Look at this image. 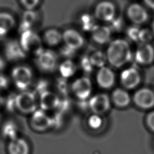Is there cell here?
Instances as JSON below:
<instances>
[{
  "instance_id": "9",
  "label": "cell",
  "mask_w": 154,
  "mask_h": 154,
  "mask_svg": "<svg viewBox=\"0 0 154 154\" xmlns=\"http://www.w3.org/2000/svg\"><path fill=\"white\" fill-rule=\"evenodd\" d=\"M88 105L93 113L101 116L109 109L111 99L107 94L98 93L90 97Z\"/></svg>"
},
{
  "instance_id": "46",
  "label": "cell",
  "mask_w": 154,
  "mask_h": 154,
  "mask_svg": "<svg viewBox=\"0 0 154 154\" xmlns=\"http://www.w3.org/2000/svg\"><path fill=\"white\" fill-rule=\"evenodd\" d=\"M152 32L153 35L154 36V20L153 21V23L152 24Z\"/></svg>"
},
{
  "instance_id": "15",
  "label": "cell",
  "mask_w": 154,
  "mask_h": 154,
  "mask_svg": "<svg viewBox=\"0 0 154 154\" xmlns=\"http://www.w3.org/2000/svg\"><path fill=\"white\" fill-rule=\"evenodd\" d=\"M62 37L64 45L75 51L82 47L84 43V38L82 34L73 28L66 29L62 33Z\"/></svg>"
},
{
  "instance_id": "38",
  "label": "cell",
  "mask_w": 154,
  "mask_h": 154,
  "mask_svg": "<svg viewBox=\"0 0 154 154\" xmlns=\"http://www.w3.org/2000/svg\"><path fill=\"white\" fill-rule=\"evenodd\" d=\"M20 2L26 10H34L39 4L40 0H20Z\"/></svg>"
},
{
  "instance_id": "2",
  "label": "cell",
  "mask_w": 154,
  "mask_h": 154,
  "mask_svg": "<svg viewBox=\"0 0 154 154\" xmlns=\"http://www.w3.org/2000/svg\"><path fill=\"white\" fill-rule=\"evenodd\" d=\"M19 42L26 54L36 57L44 50L40 37L32 29L22 32Z\"/></svg>"
},
{
  "instance_id": "27",
  "label": "cell",
  "mask_w": 154,
  "mask_h": 154,
  "mask_svg": "<svg viewBox=\"0 0 154 154\" xmlns=\"http://www.w3.org/2000/svg\"><path fill=\"white\" fill-rule=\"evenodd\" d=\"M95 17L88 13H84L79 17V22L82 29L84 31H90L92 30L96 25L95 23Z\"/></svg>"
},
{
  "instance_id": "5",
  "label": "cell",
  "mask_w": 154,
  "mask_h": 154,
  "mask_svg": "<svg viewBox=\"0 0 154 154\" xmlns=\"http://www.w3.org/2000/svg\"><path fill=\"white\" fill-rule=\"evenodd\" d=\"M58 56L52 50H43L35 57V64L42 72L45 73L53 72L58 66Z\"/></svg>"
},
{
  "instance_id": "1",
  "label": "cell",
  "mask_w": 154,
  "mask_h": 154,
  "mask_svg": "<svg viewBox=\"0 0 154 154\" xmlns=\"http://www.w3.org/2000/svg\"><path fill=\"white\" fill-rule=\"evenodd\" d=\"M106 56L107 61L115 68L125 66L133 58L129 43L123 38H117L109 43Z\"/></svg>"
},
{
  "instance_id": "18",
  "label": "cell",
  "mask_w": 154,
  "mask_h": 154,
  "mask_svg": "<svg viewBox=\"0 0 154 154\" xmlns=\"http://www.w3.org/2000/svg\"><path fill=\"white\" fill-rule=\"evenodd\" d=\"M39 97V105L41 109L50 111L57 108L60 97L54 92L48 90L41 94Z\"/></svg>"
},
{
  "instance_id": "13",
  "label": "cell",
  "mask_w": 154,
  "mask_h": 154,
  "mask_svg": "<svg viewBox=\"0 0 154 154\" xmlns=\"http://www.w3.org/2000/svg\"><path fill=\"white\" fill-rule=\"evenodd\" d=\"M4 53L6 59L11 62L20 61L26 57V54L16 40H10L5 43Z\"/></svg>"
},
{
  "instance_id": "36",
  "label": "cell",
  "mask_w": 154,
  "mask_h": 154,
  "mask_svg": "<svg viewBox=\"0 0 154 154\" xmlns=\"http://www.w3.org/2000/svg\"><path fill=\"white\" fill-rule=\"evenodd\" d=\"M60 55L66 59H70L74 57L76 54V51L64 45L62 46L59 51Z\"/></svg>"
},
{
  "instance_id": "14",
  "label": "cell",
  "mask_w": 154,
  "mask_h": 154,
  "mask_svg": "<svg viewBox=\"0 0 154 154\" xmlns=\"http://www.w3.org/2000/svg\"><path fill=\"white\" fill-rule=\"evenodd\" d=\"M96 81L99 87L109 89L115 84L116 75L111 68L105 66L98 70L96 75Z\"/></svg>"
},
{
  "instance_id": "4",
  "label": "cell",
  "mask_w": 154,
  "mask_h": 154,
  "mask_svg": "<svg viewBox=\"0 0 154 154\" xmlns=\"http://www.w3.org/2000/svg\"><path fill=\"white\" fill-rule=\"evenodd\" d=\"M36 94L32 91H22L16 94V107L22 114H32L37 109Z\"/></svg>"
},
{
  "instance_id": "8",
  "label": "cell",
  "mask_w": 154,
  "mask_h": 154,
  "mask_svg": "<svg viewBox=\"0 0 154 154\" xmlns=\"http://www.w3.org/2000/svg\"><path fill=\"white\" fill-rule=\"evenodd\" d=\"M133 101L139 108L150 109L154 107V91L145 87L138 89L133 96Z\"/></svg>"
},
{
  "instance_id": "25",
  "label": "cell",
  "mask_w": 154,
  "mask_h": 154,
  "mask_svg": "<svg viewBox=\"0 0 154 154\" xmlns=\"http://www.w3.org/2000/svg\"><path fill=\"white\" fill-rule=\"evenodd\" d=\"M2 136L8 140H11L17 137L18 127L16 123L11 120L5 122L1 128Z\"/></svg>"
},
{
  "instance_id": "42",
  "label": "cell",
  "mask_w": 154,
  "mask_h": 154,
  "mask_svg": "<svg viewBox=\"0 0 154 154\" xmlns=\"http://www.w3.org/2000/svg\"><path fill=\"white\" fill-rule=\"evenodd\" d=\"M78 107L83 111H86L87 109H89L88 101H87V100H79L78 102Z\"/></svg>"
},
{
  "instance_id": "32",
  "label": "cell",
  "mask_w": 154,
  "mask_h": 154,
  "mask_svg": "<svg viewBox=\"0 0 154 154\" xmlns=\"http://www.w3.org/2000/svg\"><path fill=\"white\" fill-rule=\"evenodd\" d=\"M16 94L11 93H10L5 98H4V106H5V109L9 112H13L16 109Z\"/></svg>"
},
{
  "instance_id": "7",
  "label": "cell",
  "mask_w": 154,
  "mask_h": 154,
  "mask_svg": "<svg viewBox=\"0 0 154 154\" xmlns=\"http://www.w3.org/2000/svg\"><path fill=\"white\" fill-rule=\"evenodd\" d=\"M120 81L125 89H134L140 85L141 76L136 67L131 66L122 71L120 75Z\"/></svg>"
},
{
  "instance_id": "29",
  "label": "cell",
  "mask_w": 154,
  "mask_h": 154,
  "mask_svg": "<svg viewBox=\"0 0 154 154\" xmlns=\"http://www.w3.org/2000/svg\"><path fill=\"white\" fill-rule=\"evenodd\" d=\"M79 68L82 72L86 74H91L94 69V67L90 62L89 57L87 55H83L79 60Z\"/></svg>"
},
{
  "instance_id": "26",
  "label": "cell",
  "mask_w": 154,
  "mask_h": 154,
  "mask_svg": "<svg viewBox=\"0 0 154 154\" xmlns=\"http://www.w3.org/2000/svg\"><path fill=\"white\" fill-rule=\"evenodd\" d=\"M88 57L90 62L94 67H102L105 66L107 61L106 54H105L103 52L100 50L94 51Z\"/></svg>"
},
{
  "instance_id": "40",
  "label": "cell",
  "mask_w": 154,
  "mask_h": 154,
  "mask_svg": "<svg viewBox=\"0 0 154 154\" xmlns=\"http://www.w3.org/2000/svg\"><path fill=\"white\" fill-rule=\"evenodd\" d=\"M146 123L147 128L154 132V110L147 114L146 117Z\"/></svg>"
},
{
  "instance_id": "33",
  "label": "cell",
  "mask_w": 154,
  "mask_h": 154,
  "mask_svg": "<svg viewBox=\"0 0 154 154\" xmlns=\"http://www.w3.org/2000/svg\"><path fill=\"white\" fill-rule=\"evenodd\" d=\"M140 30L141 29H140L136 25L129 27L126 31L127 36L132 41L138 42Z\"/></svg>"
},
{
  "instance_id": "11",
  "label": "cell",
  "mask_w": 154,
  "mask_h": 154,
  "mask_svg": "<svg viewBox=\"0 0 154 154\" xmlns=\"http://www.w3.org/2000/svg\"><path fill=\"white\" fill-rule=\"evenodd\" d=\"M133 57L138 64L149 65L154 61V48L149 43H139Z\"/></svg>"
},
{
  "instance_id": "43",
  "label": "cell",
  "mask_w": 154,
  "mask_h": 154,
  "mask_svg": "<svg viewBox=\"0 0 154 154\" xmlns=\"http://www.w3.org/2000/svg\"><path fill=\"white\" fill-rule=\"evenodd\" d=\"M144 2L148 7L154 10V0H144Z\"/></svg>"
},
{
  "instance_id": "35",
  "label": "cell",
  "mask_w": 154,
  "mask_h": 154,
  "mask_svg": "<svg viewBox=\"0 0 154 154\" xmlns=\"http://www.w3.org/2000/svg\"><path fill=\"white\" fill-rule=\"evenodd\" d=\"M152 32L147 29H141L139 36V43H149L153 37Z\"/></svg>"
},
{
  "instance_id": "20",
  "label": "cell",
  "mask_w": 154,
  "mask_h": 154,
  "mask_svg": "<svg viewBox=\"0 0 154 154\" xmlns=\"http://www.w3.org/2000/svg\"><path fill=\"white\" fill-rule=\"evenodd\" d=\"M7 151L8 154H29L30 147L25 140L17 137L9 141Z\"/></svg>"
},
{
  "instance_id": "16",
  "label": "cell",
  "mask_w": 154,
  "mask_h": 154,
  "mask_svg": "<svg viewBox=\"0 0 154 154\" xmlns=\"http://www.w3.org/2000/svg\"><path fill=\"white\" fill-rule=\"evenodd\" d=\"M126 14L128 19L136 25L145 23L148 19L146 10L138 3L131 4L127 8Z\"/></svg>"
},
{
  "instance_id": "12",
  "label": "cell",
  "mask_w": 154,
  "mask_h": 154,
  "mask_svg": "<svg viewBox=\"0 0 154 154\" xmlns=\"http://www.w3.org/2000/svg\"><path fill=\"white\" fill-rule=\"evenodd\" d=\"M29 124L31 128L37 132H43L52 126L51 118L45 111L36 109L32 113Z\"/></svg>"
},
{
  "instance_id": "41",
  "label": "cell",
  "mask_w": 154,
  "mask_h": 154,
  "mask_svg": "<svg viewBox=\"0 0 154 154\" xmlns=\"http://www.w3.org/2000/svg\"><path fill=\"white\" fill-rule=\"evenodd\" d=\"M10 79L4 74L0 73V90H6L10 85Z\"/></svg>"
},
{
  "instance_id": "19",
  "label": "cell",
  "mask_w": 154,
  "mask_h": 154,
  "mask_svg": "<svg viewBox=\"0 0 154 154\" xmlns=\"http://www.w3.org/2000/svg\"><path fill=\"white\" fill-rule=\"evenodd\" d=\"M111 100L117 107L123 108L130 104L131 97L126 89L117 88L112 92Z\"/></svg>"
},
{
  "instance_id": "21",
  "label": "cell",
  "mask_w": 154,
  "mask_h": 154,
  "mask_svg": "<svg viewBox=\"0 0 154 154\" xmlns=\"http://www.w3.org/2000/svg\"><path fill=\"white\" fill-rule=\"evenodd\" d=\"M16 25V21L10 13L7 11H0V37L8 34Z\"/></svg>"
},
{
  "instance_id": "24",
  "label": "cell",
  "mask_w": 154,
  "mask_h": 154,
  "mask_svg": "<svg viewBox=\"0 0 154 154\" xmlns=\"http://www.w3.org/2000/svg\"><path fill=\"white\" fill-rule=\"evenodd\" d=\"M36 19V12L34 10H26L22 15V21L19 26V32L21 33L25 31L31 29Z\"/></svg>"
},
{
  "instance_id": "6",
  "label": "cell",
  "mask_w": 154,
  "mask_h": 154,
  "mask_svg": "<svg viewBox=\"0 0 154 154\" xmlns=\"http://www.w3.org/2000/svg\"><path fill=\"white\" fill-rule=\"evenodd\" d=\"M92 82L87 76L76 79L70 85L73 94L79 100H87L92 92Z\"/></svg>"
},
{
  "instance_id": "37",
  "label": "cell",
  "mask_w": 154,
  "mask_h": 154,
  "mask_svg": "<svg viewBox=\"0 0 154 154\" xmlns=\"http://www.w3.org/2000/svg\"><path fill=\"white\" fill-rule=\"evenodd\" d=\"M70 106V99L66 97H63L62 98H60V102L58 105L57 106V109L58 111L64 113L67 111Z\"/></svg>"
},
{
  "instance_id": "3",
  "label": "cell",
  "mask_w": 154,
  "mask_h": 154,
  "mask_svg": "<svg viewBox=\"0 0 154 154\" xmlns=\"http://www.w3.org/2000/svg\"><path fill=\"white\" fill-rule=\"evenodd\" d=\"M32 76L31 69L25 65H19L14 67L11 72V79L15 87L21 91L26 90L31 85Z\"/></svg>"
},
{
  "instance_id": "34",
  "label": "cell",
  "mask_w": 154,
  "mask_h": 154,
  "mask_svg": "<svg viewBox=\"0 0 154 154\" xmlns=\"http://www.w3.org/2000/svg\"><path fill=\"white\" fill-rule=\"evenodd\" d=\"M62 112L57 111L51 117L52 121V126L55 129L59 128L61 126L63 122V116Z\"/></svg>"
},
{
  "instance_id": "17",
  "label": "cell",
  "mask_w": 154,
  "mask_h": 154,
  "mask_svg": "<svg viewBox=\"0 0 154 154\" xmlns=\"http://www.w3.org/2000/svg\"><path fill=\"white\" fill-rule=\"evenodd\" d=\"M111 33L112 31L109 26L96 25L91 31V37L96 43L104 45L109 42Z\"/></svg>"
},
{
  "instance_id": "45",
  "label": "cell",
  "mask_w": 154,
  "mask_h": 154,
  "mask_svg": "<svg viewBox=\"0 0 154 154\" xmlns=\"http://www.w3.org/2000/svg\"><path fill=\"white\" fill-rule=\"evenodd\" d=\"M4 97L2 96V94L0 92V108L4 106Z\"/></svg>"
},
{
  "instance_id": "44",
  "label": "cell",
  "mask_w": 154,
  "mask_h": 154,
  "mask_svg": "<svg viewBox=\"0 0 154 154\" xmlns=\"http://www.w3.org/2000/svg\"><path fill=\"white\" fill-rule=\"evenodd\" d=\"M5 61L4 58L0 56V72L2 71L5 67Z\"/></svg>"
},
{
  "instance_id": "39",
  "label": "cell",
  "mask_w": 154,
  "mask_h": 154,
  "mask_svg": "<svg viewBox=\"0 0 154 154\" xmlns=\"http://www.w3.org/2000/svg\"><path fill=\"white\" fill-rule=\"evenodd\" d=\"M110 23L109 28L112 31H119L123 26V22L120 18H114Z\"/></svg>"
},
{
  "instance_id": "28",
  "label": "cell",
  "mask_w": 154,
  "mask_h": 154,
  "mask_svg": "<svg viewBox=\"0 0 154 154\" xmlns=\"http://www.w3.org/2000/svg\"><path fill=\"white\" fill-rule=\"evenodd\" d=\"M55 87L58 91L63 97L67 96L69 91V87L67 79L60 77L56 80Z\"/></svg>"
},
{
  "instance_id": "22",
  "label": "cell",
  "mask_w": 154,
  "mask_h": 154,
  "mask_svg": "<svg viewBox=\"0 0 154 154\" xmlns=\"http://www.w3.org/2000/svg\"><path fill=\"white\" fill-rule=\"evenodd\" d=\"M44 42L49 46L58 45L63 41L62 33L57 29L51 28L47 29L43 34Z\"/></svg>"
},
{
  "instance_id": "30",
  "label": "cell",
  "mask_w": 154,
  "mask_h": 154,
  "mask_svg": "<svg viewBox=\"0 0 154 154\" xmlns=\"http://www.w3.org/2000/svg\"><path fill=\"white\" fill-rule=\"evenodd\" d=\"M49 85V83L48 80L45 79H39L35 82L32 91L36 95L40 96L45 91L48 90Z\"/></svg>"
},
{
  "instance_id": "23",
  "label": "cell",
  "mask_w": 154,
  "mask_h": 154,
  "mask_svg": "<svg viewBox=\"0 0 154 154\" xmlns=\"http://www.w3.org/2000/svg\"><path fill=\"white\" fill-rule=\"evenodd\" d=\"M78 69L76 64L70 59H66L60 64L58 71L61 77L68 79L75 75Z\"/></svg>"
},
{
  "instance_id": "10",
  "label": "cell",
  "mask_w": 154,
  "mask_h": 154,
  "mask_svg": "<svg viewBox=\"0 0 154 154\" xmlns=\"http://www.w3.org/2000/svg\"><path fill=\"white\" fill-rule=\"evenodd\" d=\"M115 15L116 7L111 1H100L94 8V16L100 21L110 22L115 18Z\"/></svg>"
},
{
  "instance_id": "31",
  "label": "cell",
  "mask_w": 154,
  "mask_h": 154,
  "mask_svg": "<svg viewBox=\"0 0 154 154\" xmlns=\"http://www.w3.org/2000/svg\"><path fill=\"white\" fill-rule=\"evenodd\" d=\"M103 121L100 115L93 114L87 119V125L88 127L93 130H96L100 128L102 125Z\"/></svg>"
}]
</instances>
